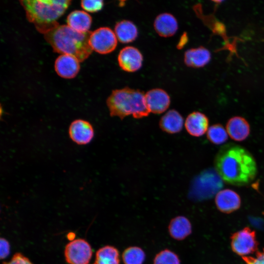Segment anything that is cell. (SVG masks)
Here are the masks:
<instances>
[{
	"instance_id": "d4e9b609",
	"label": "cell",
	"mask_w": 264,
	"mask_h": 264,
	"mask_svg": "<svg viewBox=\"0 0 264 264\" xmlns=\"http://www.w3.org/2000/svg\"><path fill=\"white\" fill-rule=\"evenodd\" d=\"M154 264H180L176 254L168 249L158 253L155 257Z\"/></svg>"
},
{
	"instance_id": "cb8c5ba5",
	"label": "cell",
	"mask_w": 264,
	"mask_h": 264,
	"mask_svg": "<svg viewBox=\"0 0 264 264\" xmlns=\"http://www.w3.org/2000/svg\"><path fill=\"white\" fill-rule=\"evenodd\" d=\"M227 132L222 125L216 124L210 126L207 131L208 139L213 144L220 145L228 139Z\"/></svg>"
},
{
	"instance_id": "8992f818",
	"label": "cell",
	"mask_w": 264,
	"mask_h": 264,
	"mask_svg": "<svg viewBox=\"0 0 264 264\" xmlns=\"http://www.w3.org/2000/svg\"><path fill=\"white\" fill-rule=\"evenodd\" d=\"M230 240L232 251L242 257L258 251V242L256 232L248 227L232 234Z\"/></svg>"
},
{
	"instance_id": "8fae6325",
	"label": "cell",
	"mask_w": 264,
	"mask_h": 264,
	"mask_svg": "<svg viewBox=\"0 0 264 264\" xmlns=\"http://www.w3.org/2000/svg\"><path fill=\"white\" fill-rule=\"evenodd\" d=\"M147 108L150 112L160 114L167 110L170 104V97L164 90L154 88L145 94Z\"/></svg>"
},
{
	"instance_id": "7402d4cb",
	"label": "cell",
	"mask_w": 264,
	"mask_h": 264,
	"mask_svg": "<svg viewBox=\"0 0 264 264\" xmlns=\"http://www.w3.org/2000/svg\"><path fill=\"white\" fill-rule=\"evenodd\" d=\"M119 263L118 250L113 246L106 245L97 251L94 264H119Z\"/></svg>"
},
{
	"instance_id": "7c38bea8",
	"label": "cell",
	"mask_w": 264,
	"mask_h": 264,
	"mask_svg": "<svg viewBox=\"0 0 264 264\" xmlns=\"http://www.w3.org/2000/svg\"><path fill=\"white\" fill-rule=\"evenodd\" d=\"M215 204L218 209L226 214H229L240 208L241 198L235 191L225 189L219 191L215 197Z\"/></svg>"
},
{
	"instance_id": "4dcf8cb0",
	"label": "cell",
	"mask_w": 264,
	"mask_h": 264,
	"mask_svg": "<svg viewBox=\"0 0 264 264\" xmlns=\"http://www.w3.org/2000/svg\"><path fill=\"white\" fill-rule=\"evenodd\" d=\"M74 237V233H70L68 234L67 235V237H68V239L70 240V241H72L73 240L72 239H73V238L72 237Z\"/></svg>"
},
{
	"instance_id": "f546056e",
	"label": "cell",
	"mask_w": 264,
	"mask_h": 264,
	"mask_svg": "<svg viewBox=\"0 0 264 264\" xmlns=\"http://www.w3.org/2000/svg\"><path fill=\"white\" fill-rule=\"evenodd\" d=\"M188 41V36L186 33H184L180 37V39L177 45V47L179 49L182 48L184 46Z\"/></svg>"
},
{
	"instance_id": "83f0119b",
	"label": "cell",
	"mask_w": 264,
	"mask_h": 264,
	"mask_svg": "<svg viewBox=\"0 0 264 264\" xmlns=\"http://www.w3.org/2000/svg\"><path fill=\"white\" fill-rule=\"evenodd\" d=\"M2 264H33L29 259L21 253H16L8 262H4Z\"/></svg>"
},
{
	"instance_id": "1f68e13d",
	"label": "cell",
	"mask_w": 264,
	"mask_h": 264,
	"mask_svg": "<svg viewBox=\"0 0 264 264\" xmlns=\"http://www.w3.org/2000/svg\"></svg>"
},
{
	"instance_id": "9c48e42d",
	"label": "cell",
	"mask_w": 264,
	"mask_h": 264,
	"mask_svg": "<svg viewBox=\"0 0 264 264\" xmlns=\"http://www.w3.org/2000/svg\"><path fill=\"white\" fill-rule=\"evenodd\" d=\"M68 134L71 140L76 144L86 145L92 140L94 131L89 122L83 119H77L70 124Z\"/></svg>"
},
{
	"instance_id": "d6986e66",
	"label": "cell",
	"mask_w": 264,
	"mask_h": 264,
	"mask_svg": "<svg viewBox=\"0 0 264 264\" xmlns=\"http://www.w3.org/2000/svg\"><path fill=\"white\" fill-rule=\"evenodd\" d=\"M67 25L72 29L82 33L87 32L92 22L91 16L82 10H75L71 12L66 19Z\"/></svg>"
},
{
	"instance_id": "2e32d148",
	"label": "cell",
	"mask_w": 264,
	"mask_h": 264,
	"mask_svg": "<svg viewBox=\"0 0 264 264\" xmlns=\"http://www.w3.org/2000/svg\"><path fill=\"white\" fill-rule=\"evenodd\" d=\"M154 26L156 32L159 36L169 37L176 32L178 29V22L173 15L163 13L156 17Z\"/></svg>"
},
{
	"instance_id": "ba28073f",
	"label": "cell",
	"mask_w": 264,
	"mask_h": 264,
	"mask_svg": "<svg viewBox=\"0 0 264 264\" xmlns=\"http://www.w3.org/2000/svg\"><path fill=\"white\" fill-rule=\"evenodd\" d=\"M64 255L68 264H88L92 251L90 245L86 240L77 239L66 244Z\"/></svg>"
},
{
	"instance_id": "3957f363",
	"label": "cell",
	"mask_w": 264,
	"mask_h": 264,
	"mask_svg": "<svg viewBox=\"0 0 264 264\" xmlns=\"http://www.w3.org/2000/svg\"><path fill=\"white\" fill-rule=\"evenodd\" d=\"M71 2L69 0L20 1L28 21L44 35L59 25L57 20L64 14Z\"/></svg>"
},
{
	"instance_id": "44dd1931",
	"label": "cell",
	"mask_w": 264,
	"mask_h": 264,
	"mask_svg": "<svg viewBox=\"0 0 264 264\" xmlns=\"http://www.w3.org/2000/svg\"><path fill=\"white\" fill-rule=\"evenodd\" d=\"M169 232L174 239L183 240L192 232L191 222L185 217H176L171 220L169 225Z\"/></svg>"
},
{
	"instance_id": "603a6c76",
	"label": "cell",
	"mask_w": 264,
	"mask_h": 264,
	"mask_svg": "<svg viewBox=\"0 0 264 264\" xmlns=\"http://www.w3.org/2000/svg\"><path fill=\"white\" fill-rule=\"evenodd\" d=\"M122 259L124 264H143L145 259V254L141 248L132 246L124 250Z\"/></svg>"
},
{
	"instance_id": "484cf974",
	"label": "cell",
	"mask_w": 264,
	"mask_h": 264,
	"mask_svg": "<svg viewBox=\"0 0 264 264\" xmlns=\"http://www.w3.org/2000/svg\"><path fill=\"white\" fill-rule=\"evenodd\" d=\"M81 7L86 11L94 13L101 10L104 6L101 0H85L81 1Z\"/></svg>"
},
{
	"instance_id": "7a4b0ae2",
	"label": "cell",
	"mask_w": 264,
	"mask_h": 264,
	"mask_svg": "<svg viewBox=\"0 0 264 264\" xmlns=\"http://www.w3.org/2000/svg\"><path fill=\"white\" fill-rule=\"evenodd\" d=\"M91 32H79L67 25H59L44 37L55 52L73 56L82 62L93 50L89 44Z\"/></svg>"
},
{
	"instance_id": "ffe728a7",
	"label": "cell",
	"mask_w": 264,
	"mask_h": 264,
	"mask_svg": "<svg viewBox=\"0 0 264 264\" xmlns=\"http://www.w3.org/2000/svg\"><path fill=\"white\" fill-rule=\"evenodd\" d=\"M114 33L120 43L127 44L136 39L138 30L132 22L125 20L116 23L114 27Z\"/></svg>"
},
{
	"instance_id": "5b68a950",
	"label": "cell",
	"mask_w": 264,
	"mask_h": 264,
	"mask_svg": "<svg viewBox=\"0 0 264 264\" xmlns=\"http://www.w3.org/2000/svg\"><path fill=\"white\" fill-rule=\"evenodd\" d=\"M217 174L213 172H205L198 176L193 184L190 196L198 200L213 197L219 192L222 184Z\"/></svg>"
},
{
	"instance_id": "52a82bcc",
	"label": "cell",
	"mask_w": 264,
	"mask_h": 264,
	"mask_svg": "<svg viewBox=\"0 0 264 264\" xmlns=\"http://www.w3.org/2000/svg\"><path fill=\"white\" fill-rule=\"evenodd\" d=\"M89 44L93 50L99 54H106L115 49L117 39L110 28L102 27L91 32Z\"/></svg>"
},
{
	"instance_id": "f1b7e54d",
	"label": "cell",
	"mask_w": 264,
	"mask_h": 264,
	"mask_svg": "<svg viewBox=\"0 0 264 264\" xmlns=\"http://www.w3.org/2000/svg\"><path fill=\"white\" fill-rule=\"evenodd\" d=\"M10 246L9 242L5 239H0V258L1 259L6 258L10 254Z\"/></svg>"
},
{
	"instance_id": "4fadbf2b",
	"label": "cell",
	"mask_w": 264,
	"mask_h": 264,
	"mask_svg": "<svg viewBox=\"0 0 264 264\" xmlns=\"http://www.w3.org/2000/svg\"><path fill=\"white\" fill-rule=\"evenodd\" d=\"M79 60L73 56L62 54L55 62V70L60 77L66 79L75 77L79 71Z\"/></svg>"
},
{
	"instance_id": "e0dca14e",
	"label": "cell",
	"mask_w": 264,
	"mask_h": 264,
	"mask_svg": "<svg viewBox=\"0 0 264 264\" xmlns=\"http://www.w3.org/2000/svg\"><path fill=\"white\" fill-rule=\"evenodd\" d=\"M211 59L210 52L203 46L189 49L185 51L184 55V62L186 65L194 68L206 66Z\"/></svg>"
},
{
	"instance_id": "9a60e30c",
	"label": "cell",
	"mask_w": 264,
	"mask_h": 264,
	"mask_svg": "<svg viewBox=\"0 0 264 264\" xmlns=\"http://www.w3.org/2000/svg\"><path fill=\"white\" fill-rule=\"evenodd\" d=\"M226 131L234 140L242 141L250 134V125L243 117L234 116L230 118L226 123Z\"/></svg>"
},
{
	"instance_id": "277c9868",
	"label": "cell",
	"mask_w": 264,
	"mask_h": 264,
	"mask_svg": "<svg viewBox=\"0 0 264 264\" xmlns=\"http://www.w3.org/2000/svg\"><path fill=\"white\" fill-rule=\"evenodd\" d=\"M106 103L110 115L117 116L121 120L130 115L140 119L150 113L146 105L145 94L129 87L112 90Z\"/></svg>"
},
{
	"instance_id": "4316f807",
	"label": "cell",
	"mask_w": 264,
	"mask_h": 264,
	"mask_svg": "<svg viewBox=\"0 0 264 264\" xmlns=\"http://www.w3.org/2000/svg\"><path fill=\"white\" fill-rule=\"evenodd\" d=\"M245 264H264V248L262 251H257L255 256L242 257Z\"/></svg>"
},
{
	"instance_id": "6da1fadb",
	"label": "cell",
	"mask_w": 264,
	"mask_h": 264,
	"mask_svg": "<svg viewBox=\"0 0 264 264\" xmlns=\"http://www.w3.org/2000/svg\"><path fill=\"white\" fill-rule=\"evenodd\" d=\"M217 173L226 183L244 186L255 178L257 166L253 156L243 147L234 143L222 146L215 159Z\"/></svg>"
},
{
	"instance_id": "30bf717a",
	"label": "cell",
	"mask_w": 264,
	"mask_h": 264,
	"mask_svg": "<svg viewBox=\"0 0 264 264\" xmlns=\"http://www.w3.org/2000/svg\"><path fill=\"white\" fill-rule=\"evenodd\" d=\"M143 59L141 53L137 48L128 46L120 51L118 56V62L122 69L132 72L141 67Z\"/></svg>"
},
{
	"instance_id": "5bb4252c",
	"label": "cell",
	"mask_w": 264,
	"mask_h": 264,
	"mask_svg": "<svg viewBox=\"0 0 264 264\" xmlns=\"http://www.w3.org/2000/svg\"><path fill=\"white\" fill-rule=\"evenodd\" d=\"M209 119L203 113L194 111L189 114L185 121L187 132L191 135L199 137L208 129Z\"/></svg>"
},
{
	"instance_id": "ac0fdd59",
	"label": "cell",
	"mask_w": 264,
	"mask_h": 264,
	"mask_svg": "<svg viewBox=\"0 0 264 264\" xmlns=\"http://www.w3.org/2000/svg\"><path fill=\"white\" fill-rule=\"evenodd\" d=\"M183 122L182 116L177 111L171 110L161 118L159 127L162 131L167 133H176L182 130Z\"/></svg>"
}]
</instances>
